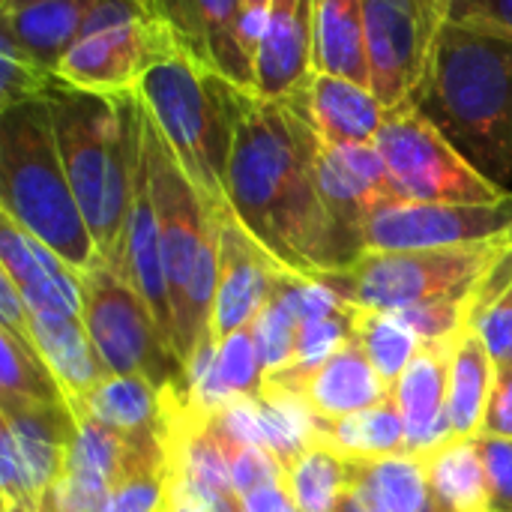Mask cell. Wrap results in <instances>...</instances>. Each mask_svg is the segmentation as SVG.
<instances>
[{
    "label": "cell",
    "instance_id": "28",
    "mask_svg": "<svg viewBox=\"0 0 512 512\" xmlns=\"http://www.w3.org/2000/svg\"><path fill=\"white\" fill-rule=\"evenodd\" d=\"M69 408L120 435H147L162 426V393L138 375H108L87 399Z\"/></svg>",
    "mask_w": 512,
    "mask_h": 512
},
{
    "label": "cell",
    "instance_id": "11",
    "mask_svg": "<svg viewBox=\"0 0 512 512\" xmlns=\"http://www.w3.org/2000/svg\"><path fill=\"white\" fill-rule=\"evenodd\" d=\"M450 0H363L372 93L396 111L426 84Z\"/></svg>",
    "mask_w": 512,
    "mask_h": 512
},
{
    "label": "cell",
    "instance_id": "38",
    "mask_svg": "<svg viewBox=\"0 0 512 512\" xmlns=\"http://www.w3.org/2000/svg\"><path fill=\"white\" fill-rule=\"evenodd\" d=\"M471 327L486 342V348L495 360V369L512 366V288L504 291L486 312H480L471 321Z\"/></svg>",
    "mask_w": 512,
    "mask_h": 512
},
{
    "label": "cell",
    "instance_id": "39",
    "mask_svg": "<svg viewBox=\"0 0 512 512\" xmlns=\"http://www.w3.org/2000/svg\"><path fill=\"white\" fill-rule=\"evenodd\" d=\"M447 18L512 36V0H450Z\"/></svg>",
    "mask_w": 512,
    "mask_h": 512
},
{
    "label": "cell",
    "instance_id": "17",
    "mask_svg": "<svg viewBox=\"0 0 512 512\" xmlns=\"http://www.w3.org/2000/svg\"><path fill=\"white\" fill-rule=\"evenodd\" d=\"M315 0H273L267 33L255 54V96L303 105L315 81Z\"/></svg>",
    "mask_w": 512,
    "mask_h": 512
},
{
    "label": "cell",
    "instance_id": "9",
    "mask_svg": "<svg viewBox=\"0 0 512 512\" xmlns=\"http://www.w3.org/2000/svg\"><path fill=\"white\" fill-rule=\"evenodd\" d=\"M375 147L387 165L399 201L498 204L510 195L483 177L414 102L387 111Z\"/></svg>",
    "mask_w": 512,
    "mask_h": 512
},
{
    "label": "cell",
    "instance_id": "36",
    "mask_svg": "<svg viewBox=\"0 0 512 512\" xmlns=\"http://www.w3.org/2000/svg\"><path fill=\"white\" fill-rule=\"evenodd\" d=\"M354 339V306L339 312V315H327L318 321H306L300 324V339H297V369H315L321 363H327L339 348H345Z\"/></svg>",
    "mask_w": 512,
    "mask_h": 512
},
{
    "label": "cell",
    "instance_id": "24",
    "mask_svg": "<svg viewBox=\"0 0 512 512\" xmlns=\"http://www.w3.org/2000/svg\"><path fill=\"white\" fill-rule=\"evenodd\" d=\"M336 512H432L420 456L354 462L351 489Z\"/></svg>",
    "mask_w": 512,
    "mask_h": 512
},
{
    "label": "cell",
    "instance_id": "19",
    "mask_svg": "<svg viewBox=\"0 0 512 512\" xmlns=\"http://www.w3.org/2000/svg\"><path fill=\"white\" fill-rule=\"evenodd\" d=\"M456 336L435 345H420L417 357L393 387L399 414L405 420L408 453L426 456L453 438L447 417V384Z\"/></svg>",
    "mask_w": 512,
    "mask_h": 512
},
{
    "label": "cell",
    "instance_id": "16",
    "mask_svg": "<svg viewBox=\"0 0 512 512\" xmlns=\"http://www.w3.org/2000/svg\"><path fill=\"white\" fill-rule=\"evenodd\" d=\"M264 387L303 396L321 420L354 417L393 396V390L381 381L366 351L354 339L315 369L291 366L285 372L264 375Z\"/></svg>",
    "mask_w": 512,
    "mask_h": 512
},
{
    "label": "cell",
    "instance_id": "33",
    "mask_svg": "<svg viewBox=\"0 0 512 512\" xmlns=\"http://www.w3.org/2000/svg\"><path fill=\"white\" fill-rule=\"evenodd\" d=\"M57 84V72L42 66L9 30L0 27V111L45 102Z\"/></svg>",
    "mask_w": 512,
    "mask_h": 512
},
{
    "label": "cell",
    "instance_id": "32",
    "mask_svg": "<svg viewBox=\"0 0 512 512\" xmlns=\"http://www.w3.org/2000/svg\"><path fill=\"white\" fill-rule=\"evenodd\" d=\"M354 342L366 351L369 363L381 375V381L393 390L411 360L420 351L417 333L396 315L378 309H357L354 306Z\"/></svg>",
    "mask_w": 512,
    "mask_h": 512
},
{
    "label": "cell",
    "instance_id": "14",
    "mask_svg": "<svg viewBox=\"0 0 512 512\" xmlns=\"http://www.w3.org/2000/svg\"><path fill=\"white\" fill-rule=\"evenodd\" d=\"M219 282L210 318V339L219 345L237 330L249 327L258 312L276 297L285 267L273 261L252 234L240 225L231 207L219 210Z\"/></svg>",
    "mask_w": 512,
    "mask_h": 512
},
{
    "label": "cell",
    "instance_id": "10",
    "mask_svg": "<svg viewBox=\"0 0 512 512\" xmlns=\"http://www.w3.org/2000/svg\"><path fill=\"white\" fill-rule=\"evenodd\" d=\"M81 300V321L108 375L147 378L159 393L186 384V369L153 312L126 279L105 264L81 273Z\"/></svg>",
    "mask_w": 512,
    "mask_h": 512
},
{
    "label": "cell",
    "instance_id": "6",
    "mask_svg": "<svg viewBox=\"0 0 512 512\" xmlns=\"http://www.w3.org/2000/svg\"><path fill=\"white\" fill-rule=\"evenodd\" d=\"M512 249V228L468 246L420 252H366L348 270L324 276L336 297L357 309L402 312L432 300H471L480 282Z\"/></svg>",
    "mask_w": 512,
    "mask_h": 512
},
{
    "label": "cell",
    "instance_id": "1",
    "mask_svg": "<svg viewBox=\"0 0 512 512\" xmlns=\"http://www.w3.org/2000/svg\"><path fill=\"white\" fill-rule=\"evenodd\" d=\"M318 153L321 138L297 108L243 93L225 180L228 207L273 261L303 279L354 264L318 189Z\"/></svg>",
    "mask_w": 512,
    "mask_h": 512
},
{
    "label": "cell",
    "instance_id": "43",
    "mask_svg": "<svg viewBox=\"0 0 512 512\" xmlns=\"http://www.w3.org/2000/svg\"><path fill=\"white\" fill-rule=\"evenodd\" d=\"M159 512H195V510H189L168 486H165V498H162V507H159Z\"/></svg>",
    "mask_w": 512,
    "mask_h": 512
},
{
    "label": "cell",
    "instance_id": "41",
    "mask_svg": "<svg viewBox=\"0 0 512 512\" xmlns=\"http://www.w3.org/2000/svg\"><path fill=\"white\" fill-rule=\"evenodd\" d=\"M0 321L12 333L30 339V312H27V303H24L21 291L15 288V282L3 270H0Z\"/></svg>",
    "mask_w": 512,
    "mask_h": 512
},
{
    "label": "cell",
    "instance_id": "5",
    "mask_svg": "<svg viewBox=\"0 0 512 512\" xmlns=\"http://www.w3.org/2000/svg\"><path fill=\"white\" fill-rule=\"evenodd\" d=\"M135 93L171 144L204 207L225 210L228 159L246 90L180 54L153 66L138 81Z\"/></svg>",
    "mask_w": 512,
    "mask_h": 512
},
{
    "label": "cell",
    "instance_id": "34",
    "mask_svg": "<svg viewBox=\"0 0 512 512\" xmlns=\"http://www.w3.org/2000/svg\"><path fill=\"white\" fill-rule=\"evenodd\" d=\"M258 354H261V366L264 375H276L294 366L297 360V339H300V318L291 312V306L276 297L258 312V318L249 324Z\"/></svg>",
    "mask_w": 512,
    "mask_h": 512
},
{
    "label": "cell",
    "instance_id": "44",
    "mask_svg": "<svg viewBox=\"0 0 512 512\" xmlns=\"http://www.w3.org/2000/svg\"><path fill=\"white\" fill-rule=\"evenodd\" d=\"M0 507H3V512H42L39 507H27V504H18V501H6V498H0Z\"/></svg>",
    "mask_w": 512,
    "mask_h": 512
},
{
    "label": "cell",
    "instance_id": "13",
    "mask_svg": "<svg viewBox=\"0 0 512 512\" xmlns=\"http://www.w3.org/2000/svg\"><path fill=\"white\" fill-rule=\"evenodd\" d=\"M512 228V192L498 204H411L399 201L363 225L366 252H420L492 240Z\"/></svg>",
    "mask_w": 512,
    "mask_h": 512
},
{
    "label": "cell",
    "instance_id": "37",
    "mask_svg": "<svg viewBox=\"0 0 512 512\" xmlns=\"http://www.w3.org/2000/svg\"><path fill=\"white\" fill-rule=\"evenodd\" d=\"M489 477V512H512V441L477 435Z\"/></svg>",
    "mask_w": 512,
    "mask_h": 512
},
{
    "label": "cell",
    "instance_id": "8",
    "mask_svg": "<svg viewBox=\"0 0 512 512\" xmlns=\"http://www.w3.org/2000/svg\"><path fill=\"white\" fill-rule=\"evenodd\" d=\"M144 168H147L150 201L159 222L168 294L174 309V354L186 369L201 348L189 309V285L198 255L207 243V234L213 231L216 210L204 207L198 189L186 177L171 144L165 141V135L159 132V126L150 120L147 111H144Z\"/></svg>",
    "mask_w": 512,
    "mask_h": 512
},
{
    "label": "cell",
    "instance_id": "21",
    "mask_svg": "<svg viewBox=\"0 0 512 512\" xmlns=\"http://www.w3.org/2000/svg\"><path fill=\"white\" fill-rule=\"evenodd\" d=\"M291 108H297L309 120V126L327 147L375 144L387 120V108L375 99L369 87L330 75H315L303 105Z\"/></svg>",
    "mask_w": 512,
    "mask_h": 512
},
{
    "label": "cell",
    "instance_id": "7",
    "mask_svg": "<svg viewBox=\"0 0 512 512\" xmlns=\"http://www.w3.org/2000/svg\"><path fill=\"white\" fill-rule=\"evenodd\" d=\"M180 57L162 0H90L78 42L57 63L66 87L117 96L159 63Z\"/></svg>",
    "mask_w": 512,
    "mask_h": 512
},
{
    "label": "cell",
    "instance_id": "4",
    "mask_svg": "<svg viewBox=\"0 0 512 512\" xmlns=\"http://www.w3.org/2000/svg\"><path fill=\"white\" fill-rule=\"evenodd\" d=\"M0 213L75 273L105 264L60 162L45 102L0 111Z\"/></svg>",
    "mask_w": 512,
    "mask_h": 512
},
{
    "label": "cell",
    "instance_id": "40",
    "mask_svg": "<svg viewBox=\"0 0 512 512\" xmlns=\"http://www.w3.org/2000/svg\"><path fill=\"white\" fill-rule=\"evenodd\" d=\"M480 435L512 441V366L498 369L495 375V387H492V399H489Z\"/></svg>",
    "mask_w": 512,
    "mask_h": 512
},
{
    "label": "cell",
    "instance_id": "18",
    "mask_svg": "<svg viewBox=\"0 0 512 512\" xmlns=\"http://www.w3.org/2000/svg\"><path fill=\"white\" fill-rule=\"evenodd\" d=\"M0 270L21 291L30 315L81 318V273L63 264L6 213H0Z\"/></svg>",
    "mask_w": 512,
    "mask_h": 512
},
{
    "label": "cell",
    "instance_id": "2",
    "mask_svg": "<svg viewBox=\"0 0 512 512\" xmlns=\"http://www.w3.org/2000/svg\"><path fill=\"white\" fill-rule=\"evenodd\" d=\"M45 108L84 222L108 264L126 234L144 168V105L135 90L102 96L60 81Z\"/></svg>",
    "mask_w": 512,
    "mask_h": 512
},
{
    "label": "cell",
    "instance_id": "20",
    "mask_svg": "<svg viewBox=\"0 0 512 512\" xmlns=\"http://www.w3.org/2000/svg\"><path fill=\"white\" fill-rule=\"evenodd\" d=\"M105 267H111L120 279H126L141 294V300L153 312L159 330L165 333L168 345L174 348V309H171V294H168L159 222H156V210H153L150 186H147V168H141V177H138L126 234H123L114 258Z\"/></svg>",
    "mask_w": 512,
    "mask_h": 512
},
{
    "label": "cell",
    "instance_id": "42",
    "mask_svg": "<svg viewBox=\"0 0 512 512\" xmlns=\"http://www.w3.org/2000/svg\"><path fill=\"white\" fill-rule=\"evenodd\" d=\"M240 512H300V507L294 504V498L282 480V483L264 486V489L240 498Z\"/></svg>",
    "mask_w": 512,
    "mask_h": 512
},
{
    "label": "cell",
    "instance_id": "35",
    "mask_svg": "<svg viewBox=\"0 0 512 512\" xmlns=\"http://www.w3.org/2000/svg\"><path fill=\"white\" fill-rule=\"evenodd\" d=\"M213 426V420H210ZM222 450H225V459H228V471H231V483H234V492L237 498H246L264 486H273V483H282L285 480V468L282 462L267 450V447H258V444H234L231 438H225L216 426H213Z\"/></svg>",
    "mask_w": 512,
    "mask_h": 512
},
{
    "label": "cell",
    "instance_id": "26",
    "mask_svg": "<svg viewBox=\"0 0 512 512\" xmlns=\"http://www.w3.org/2000/svg\"><path fill=\"white\" fill-rule=\"evenodd\" d=\"M420 459L432 512H489V477L477 438H450Z\"/></svg>",
    "mask_w": 512,
    "mask_h": 512
},
{
    "label": "cell",
    "instance_id": "25",
    "mask_svg": "<svg viewBox=\"0 0 512 512\" xmlns=\"http://www.w3.org/2000/svg\"><path fill=\"white\" fill-rule=\"evenodd\" d=\"M90 0H3L0 27L9 30L42 66L57 72V63L78 42Z\"/></svg>",
    "mask_w": 512,
    "mask_h": 512
},
{
    "label": "cell",
    "instance_id": "31",
    "mask_svg": "<svg viewBox=\"0 0 512 512\" xmlns=\"http://www.w3.org/2000/svg\"><path fill=\"white\" fill-rule=\"evenodd\" d=\"M354 459L330 447H312L285 468V486L300 512H336L351 489Z\"/></svg>",
    "mask_w": 512,
    "mask_h": 512
},
{
    "label": "cell",
    "instance_id": "27",
    "mask_svg": "<svg viewBox=\"0 0 512 512\" xmlns=\"http://www.w3.org/2000/svg\"><path fill=\"white\" fill-rule=\"evenodd\" d=\"M495 360L480 339V333L468 324L453 345L450 360V384H447V417L453 438H477L483 429V417L495 387Z\"/></svg>",
    "mask_w": 512,
    "mask_h": 512
},
{
    "label": "cell",
    "instance_id": "23",
    "mask_svg": "<svg viewBox=\"0 0 512 512\" xmlns=\"http://www.w3.org/2000/svg\"><path fill=\"white\" fill-rule=\"evenodd\" d=\"M312 36L318 75L372 87L363 0H315Z\"/></svg>",
    "mask_w": 512,
    "mask_h": 512
},
{
    "label": "cell",
    "instance_id": "12",
    "mask_svg": "<svg viewBox=\"0 0 512 512\" xmlns=\"http://www.w3.org/2000/svg\"><path fill=\"white\" fill-rule=\"evenodd\" d=\"M72 441L69 405H0V498L42 510Z\"/></svg>",
    "mask_w": 512,
    "mask_h": 512
},
{
    "label": "cell",
    "instance_id": "29",
    "mask_svg": "<svg viewBox=\"0 0 512 512\" xmlns=\"http://www.w3.org/2000/svg\"><path fill=\"white\" fill-rule=\"evenodd\" d=\"M324 447H330L339 456L354 459V462L411 456L405 420L399 414L396 396H390L381 405L360 411L354 417L324 420Z\"/></svg>",
    "mask_w": 512,
    "mask_h": 512
},
{
    "label": "cell",
    "instance_id": "3",
    "mask_svg": "<svg viewBox=\"0 0 512 512\" xmlns=\"http://www.w3.org/2000/svg\"><path fill=\"white\" fill-rule=\"evenodd\" d=\"M414 105L495 186L512 180V36L447 18ZM504 189V186H501Z\"/></svg>",
    "mask_w": 512,
    "mask_h": 512
},
{
    "label": "cell",
    "instance_id": "15",
    "mask_svg": "<svg viewBox=\"0 0 512 512\" xmlns=\"http://www.w3.org/2000/svg\"><path fill=\"white\" fill-rule=\"evenodd\" d=\"M318 189L354 261L363 255L366 219L390 204H399V195L390 183L387 165L375 144H351V147L321 144Z\"/></svg>",
    "mask_w": 512,
    "mask_h": 512
},
{
    "label": "cell",
    "instance_id": "30",
    "mask_svg": "<svg viewBox=\"0 0 512 512\" xmlns=\"http://www.w3.org/2000/svg\"><path fill=\"white\" fill-rule=\"evenodd\" d=\"M0 405H66L36 345L0 324Z\"/></svg>",
    "mask_w": 512,
    "mask_h": 512
},
{
    "label": "cell",
    "instance_id": "22",
    "mask_svg": "<svg viewBox=\"0 0 512 512\" xmlns=\"http://www.w3.org/2000/svg\"><path fill=\"white\" fill-rule=\"evenodd\" d=\"M30 342L57 378L66 405L87 399L108 378V369L99 360L81 318L30 315Z\"/></svg>",
    "mask_w": 512,
    "mask_h": 512
}]
</instances>
